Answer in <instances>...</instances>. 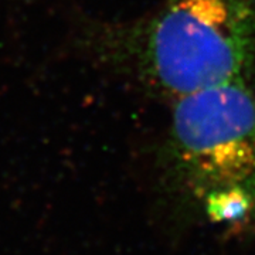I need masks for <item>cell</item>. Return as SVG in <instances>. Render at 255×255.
Wrapping results in <instances>:
<instances>
[{
  "label": "cell",
  "instance_id": "6da1fadb",
  "mask_svg": "<svg viewBox=\"0 0 255 255\" xmlns=\"http://www.w3.org/2000/svg\"><path fill=\"white\" fill-rule=\"evenodd\" d=\"M117 38L121 61L173 102L226 84H251L255 0H164Z\"/></svg>",
  "mask_w": 255,
  "mask_h": 255
},
{
  "label": "cell",
  "instance_id": "7a4b0ae2",
  "mask_svg": "<svg viewBox=\"0 0 255 255\" xmlns=\"http://www.w3.org/2000/svg\"><path fill=\"white\" fill-rule=\"evenodd\" d=\"M172 182L211 221L255 219V94L226 84L174 101L164 142Z\"/></svg>",
  "mask_w": 255,
  "mask_h": 255
}]
</instances>
